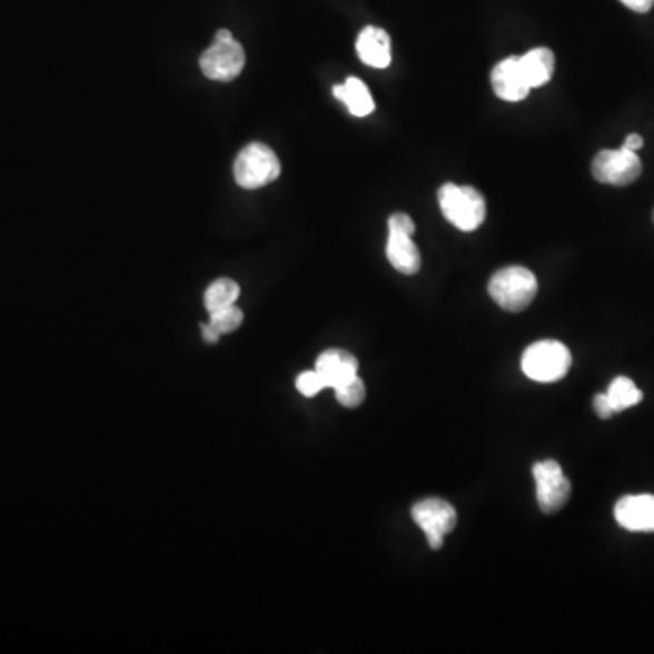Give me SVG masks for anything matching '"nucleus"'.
Returning a JSON list of instances; mask_svg holds the SVG:
<instances>
[{"label":"nucleus","instance_id":"f257e3e1","mask_svg":"<svg viewBox=\"0 0 654 654\" xmlns=\"http://www.w3.org/2000/svg\"><path fill=\"white\" fill-rule=\"evenodd\" d=\"M489 297L504 311L518 313L529 308L538 293V280L533 271L522 266H509L490 277L487 286Z\"/></svg>","mask_w":654,"mask_h":654},{"label":"nucleus","instance_id":"f03ea898","mask_svg":"<svg viewBox=\"0 0 654 654\" xmlns=\"http://www.w3.org/2000/svg\"><path fill=\"white\" fill-rule=\"evenodd\" d=\"M442 214L460 231H475L486 220V200L472 186L444 184L438 191Z\"/></svg>","mask_w":654,"mask_h":654},{"label":"nucleus","instance_id":"7ed1b4c3","mask_svg":"<svg viewBox=\"0 0 654 654\" xmlns=\"http://www.w3.org/2000/svg\"><path fill=\"white\" fill-rule=\"evenodd\" d=\"M571 369V351L558 340L531 344L522 355V371L542 384L562 380Z\"/></svg>","mask_w":654,"mask_h":654},{"label":"nucleus","instance_id":"20e7f679","mask_svg":"<svg viewBox=\"0 0 654 654\" xmlns=\"http://www.w3.org/2000/svg\"><path fill=\"white\" fill-rule=\"evenodd\" d=\"M246 65V53L234 33L220 30L215 33L214 42L200 57V70L209 80L229 82L237 79Z\"/></svg>","mask_w":654,"mask_h":654},{"label":"nucleus","instance_id":"39448f33","mask_svg":"<svg viewBox=\"0 0 654 654\" xmlns=\"http://www.w3.org/2000/svg\"><path fill=\"white\" fill-rule=\"evenodd\" d=\"M234 171L240 188H264L278 179L280 160L271 148L262 142H254L238 153Z\"/></svg>","mask_w":654,"mask_h":654},{"label":"nucleus","instance_id":"423d86ee","mask_svg":"<svg viewBox=\"0 0 654 654\" xmlns=\"http://www.w3.org/2000/svg\"><path fill=\"white\" fill-rule=\"evenodd\" d=\"M413 521L424 531L429 547L440 549L444 538L456 527V511L449 502L427 498L417 502L412 509Z\"/></svg>","mask_w":654,"mask_h":654},{"label":"nucleus","instance_id":"0eeeda50","mask_svg":"<svg viewBox=\"0 0 654 654\" xmlns=\"http://www.w3.org/2000/svg\"><path fill=\"white\" fill-rule=\"evenodd\" d=\"M642 174V160L630 149H602L593 160V177L610 186H630Z\"/></svg>","mask_w":654,"mask_h":654},{"label":"nucleus","instance_id":"6e6552de","mask_svg":"<svg viewBox=\"0 0 654 654\" xmlns=\"http://www.w3.org/2000/svg\"><path fill=\"white\" fill-rule=\"evenodd\" d=\"M536 484V501L545 515H553L567 504L571 496V482L555 460L536 462L533 466Z\"/></svg>","mask_w":654,"mask_h":654},{"label":"nucleus","instance_id":"1a4fd4ad","mask_svg":"<svg viewBox=\"0 0 654 654\" xmlns=\"http://www.w3.org/2000/svg\"><path fill=\"white\" fill-rule=\"evenodd\" d=\"M490 85L496 97L506 102H521L526 99L531 86L522 70L521 57H509L498 62L490 73Z\"/></svg>","mask_w":654,"mask_h":654},{"label":"nucleus","instance_id":"9d476101","mask_svg":"<svg viewBox=\"0 0 654 654\" xmlns=\"http://www.w3.org/2000/svg\"><path fill=\"white\" fill-rule=\"evenodd\" d=\"M620 527L631 533H654V496L630 495L620 498L615 506Z\"/></svg>","mask_w":654,"mask_h":654},{"label":"nucleus","instance_id":"9b49d317","mask_svg":"<svg viewBox=\"0 0 654 654\" xmlns=\"http://www.w3.org/2000/svg\"><path fill=\"white\" fill-rule=\"evenodd\" d=\"M358 59L364 65L384 70L392 65V39L377 26H367L357 39Z\"/></svg>","mask_w":654,"mask_h":654},{"label":"nucleus","instance_id":"f8f14e48","mask_svg":"<svg viewBox=\"0 0 654 654\" xmlns=\"http://www.w3.org/2000/svg\"><path fill=\"white\" fill-rule=\"evenodd\" d=\"M412 237L413 235L398 231V229H389V237H387V260L402 275H417L420 271V251Z\"/></svg>","mask_w":654,"mask_h":654},{"label":"nucleus","instance_id":"ddd939ff","mask_svg":"<svg viewBox=\"0 0 654 654\" xmlns=\"http://www.w3.org/2000/svg\"><path fill=\"white\" fill-rule=\"evenodd\" d=\"M315 369L324 378L326 386L335 389L343 382L357 377L358 360L344 349H327L317 358Z\"/></svg>","mask_w":654,"mask_h":654},{"label":"nucleus","instance_id":"4468645a","mask_svg":"<svg viewBox=\"0 0 654 654\" xmlns=\"http://www.w3.org/2000/svg\"><path fill=\"white\" fill-rule=\"evenodd\" d=\"M333 95L346 105L347 111L353 117H367L375 109V100H373L371 93H369L363 80L357 79V77H349L344 85L335 86Z\"/></svg>","mask_w":654,"mask_h":654},{"label":"nucleus","instance_id":"2eb2a0df","mask_svg":"<svg viewBox=\"0 0 654 654\" xmlns=\"http://www.w3.org/2000/svg\"><path fill=\"white\" fill-rule=\"evenodd\" d=\"M521 65L531 90L542 88L553 79V73H555V54L547 48H535L521 57Z\"/></svg>","mask_w":654,"mask_h":654},{"label":"nucleus","instance_id":"dca6fc26","mask_svg":"<svg viewBox=\"0 0 654 654\" xmlns=\"http://www.w3.org/2000/svg\"><path fill=\"white\" fill-rule=\"evenodd\" d=\"M605 395L610 398L611 407H613L615 415L630 409V407L638 406L642 398H644V393L640 392L635 382L627 377H616L615 380L611 382L610 389Z\"/></svg>","mask_w":654,"mask_h":654},{"label":"nucleus","instance_id":"f3484780","mask_svg":"<svg viewBox=\"0 0 654 654\" xmlns=\"http://www.w3.org/2000/svg\"><path fill=\"white\" fill-rule=\"evenodd\" d=\"M240 288L238 284L231 278H218L215 280L204 295V304L209 313L218 311V309L229 308L237 303Z\"/></svg>","mask_w":654,"mask_h":654},{"label":"nucleus","instance_id":"a211bd4d","mask_svg":"<svg viewBox=\"0 0 654 654\" xmlns=\"http://www.w3.org/2000/svg\"><path fill=\"white\" fill-rule=\"evenodd\" d=\"M335 397L340 406L349 407V409L360 406L366 398V386H364L363 378L357 375V377L343 382L340 386L335 387Z\"/></svg>","mask_w":654,"mask_h":654},{"label":"nucleus","instance_id":"6ab92c4d","mask_svg":"<svg viewBox=\"0 0 654 654\" xmlns=\"http://www.w3.org/2000/svg\"><path fill=\"white\" fill-rule=\"evenodd\" d=\"M244 320V313L237 306H229V308L218 309V311L209 313V326L214 327L215 331L222 337L228 333L237 331Z\"/></svg>","mask_w":654,"mask_h":654},{"label":"nucleus","instance_id":"aec40b11","mask_svg":"<svg viewBox=\"0 0 654 654\" xmlns=\"http://www.w3.org/2000/svg\"><path fill=\"white\" fill-rule=\"evenodd\" d=\"M297 389L304 397H317L318 393L327 389L326 382L318 375L317 369L313 371H304L298 375Z\"/></svg>","mask_w":654,"mask_h":654},{"label":"nucleus","instance_id":"412c9836","mask_svg":"<svg viewBox=\"0 0 654 654\" xmlns=\"http://www.w3.org/2000/svg\"><path fill=\"white\" fill-rule=\"evenodd\" d=\"M593 406H595V413L600 418H602V420H607V418L615 417V412H613L610 398H607L605 393H600V395H596L595 400H593Z\"/></svg>","mask_w":654,"mask_h":654},{"label":"nucleus","instance_id":"4be33fe9","mask_svg":"<svg viewBox=\"0 0 654 654\" xmlns=\"http://www.w3.org/2000/svg\"><path fill=\"white\" fill-rule=\"evenodd\" d=\"M620 2L636 13H647L654 6V0H620Z\"/></svg>","mask_w":654,"mask_h":654},{"label":"nucleus","instance_id":"5701e85b","mask_svg":"<svg viewBox=\"0 0 654 654\" xmlns=\"http://www.w3.org/2000/svg\"><path fill=\"white\" fill-rule=\"evenodd\" d=\"M642 146H644V139H642L640 135L631 133L627 135V139H625L624 146H622V148L630 149V151H638Z\"/></svg>","mask_w":654,"mask_h":654},{"label":"nucleus","instance_id":"b1692460","mask_svg":"<svg viewBox=\"0 0 654 654\" xmlns=\"http://www.w3.org/2000/svg\"><path fill=\"white\" fill-rule=\"evenodd\" d=\"M202 337L204 340H206V343L208 344H217L218 338H220V335H218V333L215 331L214 327L209 326V324H204Z\"/></svg>","mask_w":654,"mask_h":654},{"label":"nucleus","instance_id":"393cba45","mask_svg":"<svg viewBox=\"0 0 654 654\" xmlns=\"http://www.w3.org/2000/svg\"><path fill=\"white\" fill-rule=\"evenodd\" d=\"M653 218H654V215H653Z\"/></svg>","mask_w":654,"mask_h":654}]
</instances>
